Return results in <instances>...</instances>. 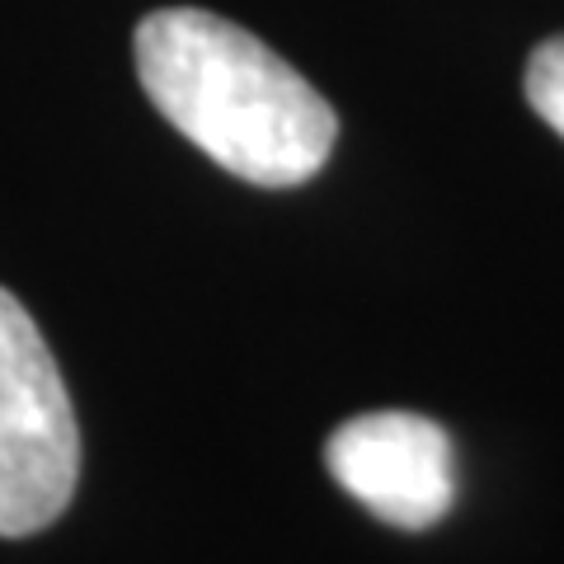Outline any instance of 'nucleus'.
<instances>
[{"label":"nucleus","mask_w":564,"mask_h":564,"mask_svg":"<svg viewBox=\"0 0 564 564\" xmlns=\"http://www.w3.org/2000/svg\"><path fill=\"white\" fill-rule=\"evenodd\" d=\"M132 43L147 99L236 180L296 188L329 161L339 118L250 29L198 6H170L151 10Z\"/></svg>","instance_id":"1"},{"label":"nucleus","mask_w":564,"mask_h":564,"mask_svg":"<svg viewBox=\"0 0 564 564\" xmlns=\"http://www.w3.org/2000/svg\"><path fill=\"white\" fill-rule=\"evenodd\" d=\"M80 480V429L47 339L0 288V536L62 518Z\"/></svg>","instance_id":"2"},{"label":"nucleus","mask_w":564,"mask_h":564,"mask_svg":"<svg viewBox=\"0 0 564 564\" xmlns=\"http://www.w3.org/2000/svg\"><path fill=\"white\" fill-rule=\"evenodd\" d=\"M325 466L367 513L423 532L456 503V452L443 423L410 410H377L339 423L325 443Z\"/></svg>","instance_id":"3"},{"label":"nucleus","mask_w":564,"mask_h":564,"mask_svg":"<svg viewBox=\"0 0 564 564\" xmlns=\"http://www.w3.org/2000/svg\"><path fill=\"white\" fill-rule=\"evenodd\" d=\"M527 104L536 109L545 128L564 137V33L545 39L527 62Z\"/></svg>","instance_id":"4"}]
</instances>
